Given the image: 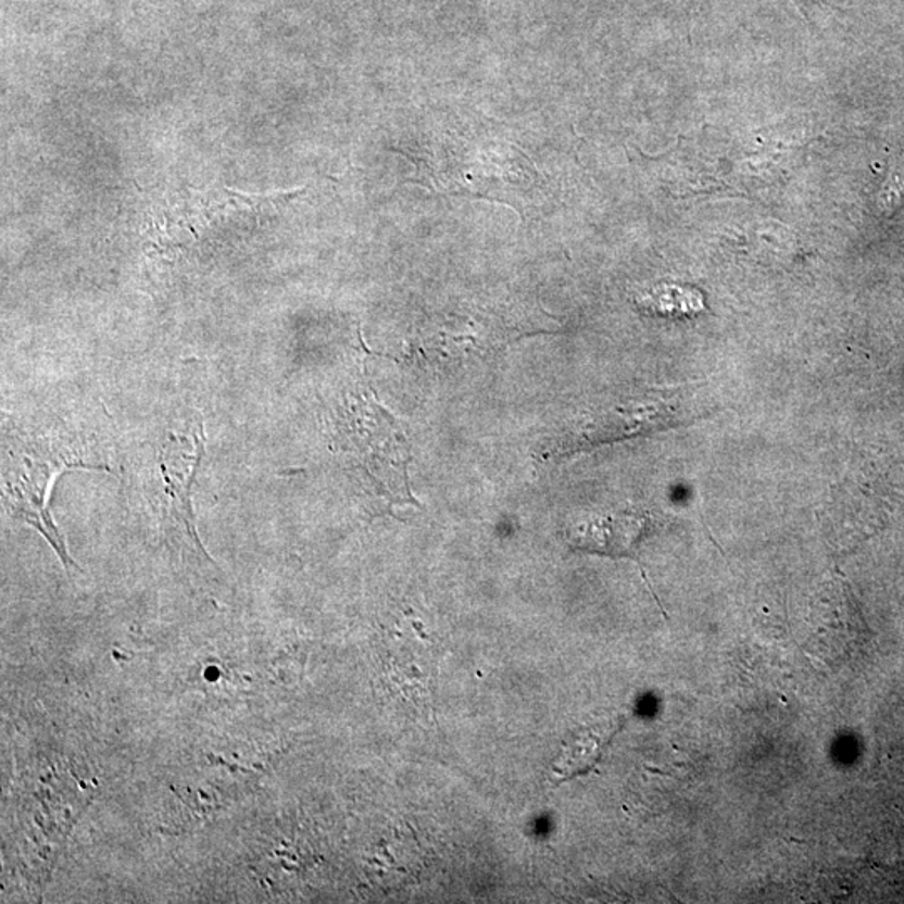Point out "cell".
Returning <instances> with one entry per match:
<instances>
[{"label":"cell","instance_id":"cell-1","mask_svg":"<svg viewBox=\"0 0 904 904\" xmlns=\"http://www.w3.org/2000/svg\"><path fill=\"white\" fill-rule=\"evenodd\" d=\"M86 467L80 461L70 460L67 452L48 445L11 449L5 456L4 500L12 515L36 528L54 548L67 569L76 563L67 553L63 535L52 522L48 507L49 485L64 467Z\"/></svg>","mask_w":904,"mask_h":904},{"label":"cell","instance_id":"cell-2","mask_svg":"<svg viewBox=\"0 0 904 904\" xmlns=\"http://www.w3.org/2000/svg\"><path fill=\"white\" fill-rule=\"evenodd\" d=\"M682 404L670 395L652 394L640 401L613 405L569 429L553 442L543 456L562 457L605 442L649 435L686 420Z\"/></svg>","mask_w":904,"mask_h":904},{"label":"cell","instance_id":"cell-3","mask_svg":"<svg viewBox=\"0 0 904 904\" xmlns=\"http://www.w3.org/2000/svg\"><path fill=\"white\" fill-rule=\"evenodd\" d=\"M649 518L640 513H615L588 519L572 529V544L591 553L610 556H635Z\"/></svg>","mask_w":904,"mask_h":904},{"label":"cell","instance_id":"cell-4","mask_svg":"<svg viewBox=\"0 0 904 904\" xmlns=\"http://www.w3.org/2000/svg\"><path fill=\"white\" fill-rule=\"evenodd\" d=\"M640 305L646 311L662 315H690L701 311L704 306L701 293L682 287H658L652 292L640 297Z\"/></svg>","mask_w":904,"mask_h":904},{"label":"cell","instance_id":"cell-5","mask_svg":"<svg viewBox=\"0 0 904 904\" xmlns=\"http://www.w3.org/2000/svg\"><path fill=\"white\" fill-rule=\"evenodd\" d=\"M599 751L600 737L597 739L594 733L581 736L580 739L569 744L568 751L560 758V766H556V773L568 776V774L587 770V767L591 766V763H594L597 757H599Z\"/></svg>","mask_w":904,"mask_h":904},{"label":"cell","instance_id":"cell-6","mask_svg":"<svg viewBox=\"0 0 904 904\" xmlns=\"http://www.w3.org/2000/svg\"><path fill=\"white\" fill-rule=\"evenodd\" d=\"M792 2H794V4L798 5L799 9H801V12H803V14L806 15L807 21H811V18H813L811 12H813L814 9L817 8V4H819V0H792Z\"/></svg>","mask_w":904,"mask_h":904}]
</instances>
